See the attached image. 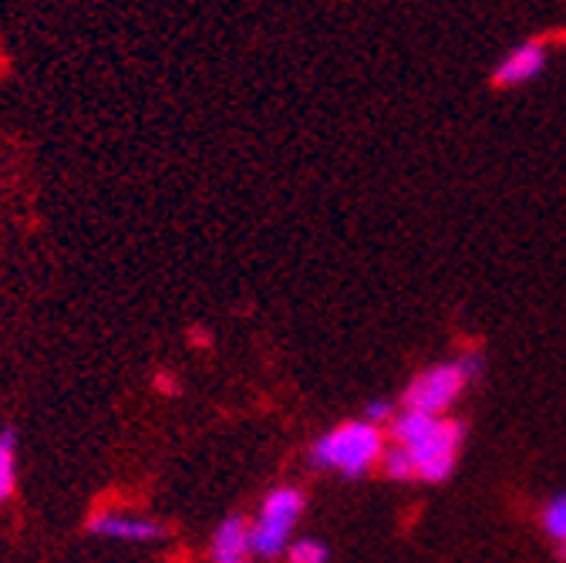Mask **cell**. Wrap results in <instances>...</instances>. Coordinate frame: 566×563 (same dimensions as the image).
<instances>
[{"instance_id":"cell-9","label":"cell","mask_w":566,"mask_h":563,"mask_svg":"<svg viewBox=\"0 0 566 563\" xmlns=\"http://www.w3.org/2000/svg\"><path fill=\"white\" fill-rule=\"evenodd\" d=\"M543 533L566 550V492H556V497L546 500V507H543Z\"/></svg>"},{"instance_id":"cell-4","label":"cell","mask_w":566,"mask_h":563,"mask_svg":"<svg viewBox=\"0 0 566 563\" xmlns=\"http://www.w3.org/2000/svg\"><path fill=\"white\" fill-rule=\"evenodd\" d=\"M469 375L462 368V362H439L432 368H424L418 378H411V385L405 388V408L411 411H424V415H446L449 405L465 392Z\"/></svg>"},{"instance_id":"cell-11","label":"cell","mask_w":566,"mask_h":563,"mask_svg":"<svg viewBox=\"0 0 566 563\" xmlns=\"http://www.w3.org/2000/svg\"><path fill=\"white\" fill-rule=\"evenodd\" d=\"M287 556L291 563H327L331 560V546L317 536H301L287 546Z\"/></svg>"},{"instance_id":"cell-1","label":"cell","mask_w":566,"mask_h":563,"mask_svg":"<svg viewBox=\"0 0 566 563\" xmlns=\"http://www.w3.org/2000/svg\"><path fill=\"white\" fill-rule=\"evenodd\" d=\"M388 429H391V442L411 456L415 476L421 482H446L455 472L459 449L465 439L462 421L446 418V415H424V411L401 408L391 418Z\"/></svg>"},{"instance_id":"cell-10","label":"cell","mask_w":566,"mask_h":563,"mask_svg":"<svg viewBox=\"0 0 566 563\" xmlns=\"http://www.w3.org/2000/svg\"><path fill=\"white\" fill-rule=\"evenodd\" d=\"M381 476L385 479H391V482H411V479H418L415 476V462H411V456L401 449V446H395V442H388V449H385V456H381Z\"/></svg>"},{"instance_id":"cell-7","label":"cell","mask_w":566,"mask_h":563,"mask_svg":"<svg viewBox=\"0 0 566 563\" xmlns=\"http://www.w3.org/2000/svg\"><path fill=\"white\" fill-rule=\"evenodd\" d=\"M212 563H253V543H250V520H243L240 513H230L227 520H220L217 533H212V546H209Z\"/></svg>"},{"instance_id":"cell-2","label":"cell","mask_w":566,"mask_h":563,"mask_svg":"<svg viewBox=\"0 0 566 563\" xmlns=\"http://www.w3.org/2000/svg\"><path fill=\"white\" fill-rule=\"evenodd\" d=\"M388 449V436L381 426L368 418L340 421L311 446V466L324 472H337L344 479H361L371 469L381 466V456Z\"/></svg>"},{"instance_id":"cell-5","label":"cell","mask_w":566,"mask_h":563,"mask_svg":"<svg viewBox=\"0 0 566 563\" xmlns=\"http://www.w3.org/2000/svg\"><path fill=\"white\" fill-rule=\"evenodd\" d=\"M546 61H549V51L543 41H523L513 51H506L500 64L492 67V85H500V88L530 85L546 72Z\"/></svg>"},{"instance_id":"cell-13","label":"cell","mask_w":566,"mask_h":563,"mask_svg":"<svg viewBox=\"0 0 566 563\" xmlns=\"http://www.w3.org/2000/svg\"><path fill=\"white\" fill-rule=\"evenodd\" d=\"M563 553H566V550H563Z\"/></svg>"},{"instance_id":"cell-8","label":"cell","mask_w":566,"mask_h":563,"mask_svg":"<svg viewBox=\"0 0 566 563\" xmlns=\"http://www.w3.org/2000/svg\"><path fill=\"white\" fill-rule=\"evenodd\" d=\"M18 489V432L0 429V503H8Z\"/></svg>"},{"instance_id":"cell-6","label":"cell","mask_w":566,"mask_h":563,"mask_svg":"<svg viewBox=\"0 0 566 563\" xmlns=\"http://www.w3.org/2000/svg\"><path fill=\"white\" fill-rule=\"evenodd\" d=\"M88 533L102 540H118V543H159L166 540V526L149 520V517H125V513H95L88 520Z\"/></svg>"},{"instance_id":"cell-3","label":"cell","mask_w":566,"mask_h":563,"mask_svg":"<svg viewBox=\"0 0 566 563\" xmlns=\"http://www.w3.org/2000/svg\"><path fill=\"white\" fill-rule=\"evenodd\" d=\"M307 507V497L304 489L283 482V486H273L256 517L250 520V543H253V556L256 560H276L287 553V546L294 543V526L301 520Z\"/></svg>"},{"instance_id":"cell-12","label":"cell","mask_w":566,"mask_h":563,"mask_svg":"<svg viewBox=\"0 0 566 563\" xmlns=\"http://www.w3.org/2000/svg\"><path fill=\"white\" fill-rule=\"evenodd\" d=\"M398 415V408H395V402H388V398H375V402H368V408H365V415L361 418H368V421H375V426H391V418Z\"/></svg>"}]
</instances>
